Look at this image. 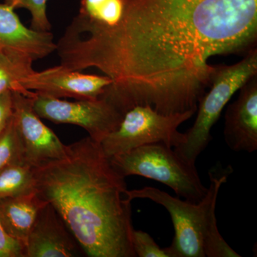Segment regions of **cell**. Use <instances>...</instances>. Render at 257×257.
Masks as SVG:
<instances>
[{"mask_svg": "<svg viewBox=\"0 0 257 257\" xmlns=\"http://www.w3.org/2000/svg\"><path fill=\"white\" fill-rule=\"evenodd\" d=\"M48 0H5V3L15 10H28L31 15V28L40 32H50L52 28L47 17Z\"/></svg>", "mask_w": 257, "mask_h": 257, "instance_id": "e0dca14e", "label": "cell"}, {"mask_svg": "<svg viewBox=\"0 0 257 257\" xmlns=\"http://www.w3.org/2000/svg\"><path fill=\"white\" fill-rule=\"evenodd\" d=\"M13 116V92L0 94V136Z\"/></svg>", "mask_w": 257, "mask_h": 257, "instance_id": "ffe728a7", "label": "cell"}, {"mask_svg": "<svg viewBox=\"0 0 257 257\" xmlns=\"http://www.w3.org/2000/svg\"><path fill=\"white\" fill-rule=\"evenodd\" d=\"M111 83L107 76L84 74L60 64L40 72L34 70L21 79L20 84L28 93L78 100L97 99Z\"/></svg>", "mask_w": 257, "mask_h": 257, "instance_id": "9c48e42d", "label": "cell"}, {"mask_svg": "<svg viewBox=\"0 0 257 257\" xmlns=\"http://www.w3.org/2000/svg\"><path fill=\"white\" fill-rule=\"evenodd\" d=\"M35 191V168L28 164L14 162L0 170V199Z\"/></svg>", "mask_w": 257, "mask_h": 257, "instance_id": "5bb4252c", "label": "cell"}, {"mask_svg": "<svg viewBox=\"0 0 257 257\" xmlns=\"http://www.w3.org/2000/svg\"><path fill=\"white\" fill-rule=\"evenodd\" d=\"M121 2L111 26L64 31L56 52L67 68L109 77L101 96L124 114L138 105L165 114L197 111L210 85L211 57L256 42L257 0Z\"/></svg>", "mask_w": 257, "mask_h": 257, "instance_id": "6da1fadb", "label": "cell"}, {"mask_svg": "<svg viewBox=\"0 0 257 257\" xmlns=\"http://www.w3.org/2000/svg\"><path fill=\"white\" fill-rule=\"evenodd\" d=\"M32 105L41 119L56 124L77 125L99 143L118 128L124 116L114 104L102 97L69 101L35 94Z\"/></svg>", "mask_w": 257, "mask_h": 257, "instance_id": "52a82bcc", "label": "cell"}, {"mask_svg": "<svg viewBox=\"0 0 257 257\" xmlns=\"http://www.w3.org/2000/svg\"><path fill=\"white\" fill-rule=\"evenodd\" d=\"M109 160L123 177L137 175L157 181L170 187L184 200L198 203L207 193L195 165L184 160L175 149L165 144L144 145Z\"/></svg>", "mask_w": 257, "mask_h": 257, "instance_id": "5b68a950", "label": "cell"}, {"mask_svg": "<svg viewBox=\"0 0 257 257\" xmlns=\"http://www.w3.org/2000/svg\"><path fill=\"white\" fill-rule=\"evenodd\" d=\"M36 191L62 216L91 257H136L125 177L101 144L87 137L67 145L66 157L35 168Z\"/></svg>", "mask_w": 257, "mask_h": 257, "instance_id": "7a4b0ae2", "label": "cell"}, {"mask_svg": "<svg viewBox=\"0 0 257 257\" xmlns=\"http://www.w3.org/2000/svg\"><path fill=\"white\" fill-rule=\"evenodd\" d=\"M81 248L62 216L47 202L32 225L25 246V257L79 256Z\"/></svg>", "mask_w": 257, "mask_h": 257, "instance_id": "8fae6325", "label": "cell"}, {"mask_svg": "<svg viewBox=\"0 0 257 257\" xmlns=\"http://www.w3.org/2000/svg\"><path fill=\"white\" fill-rule=\"evenodd\" d=\"M14 162H25L23 143L13 116L0 136V170Z\"/></svg>", "mask_w": 257, "mask_h": 257, "instance_id": "2e32d148", "label": "cell"}, {"mask_svg": "<svg viewBox=\"0 0 257 257\" xmlns=\"http://www.w3.org/2000/svg\"><path fill=\"white\" fill-rule=\"evenodd\" d=\"M37 191L0 199V221L13 239L26 246L32 225L39 211L45 204Z\"/></svg>", "mask_w": 257, "mask_h": 257, "instance_id": "4fadbf2b", "label": "cell"}, {"mask_svg": "<svg viewBox=\"0 0 257 257\" xmlns=\"http://www.w3.org/2000/svg\"><path fill=\"white\" fill-rule=\"evenodd\" d=\"M13 117L23 143L24 159L37 168L66 157L64 145L34 110L32 97L13 92Z\"/></svg>", "mask_w": 257, "mask_h": 257, "instance_id": "ba28073f", "label": "cell"}, {"mask_svg": "<svg viewBox=\"0 0 257 257\" xmlns=\"http://www.w3.org/2000/svg\"><path fill=\"white\" fill-rule=\"evenodd\" d=\"M237 99L225 112V143L234 152L252 153L257 150V77L239 89Z\"/></svg>", "mask_w": 257, "mask_h": 257, "instance_id": "7c38bea8", "label": "cell"}, {"mask_svg": "<svg viewBox=\"0 0 257 257\" xmlns=\"http://www.w3.org/2000/svg\"><path fill=\"white\" fill-rule=\"evenodd\" d=\"M196 112L165 114L149 105L134 106L124 113L119 126L101 142V146L109 158L150 144L176 148L185 141V133L179 132V126Z\"/></svg>", "mask_w": 257, "mask_h": 257, "instance_id": "8992f818", "label": "cell"}, {"mask_svg": "<svg viewBox=\"0 0 257 257\" xmlns=\"http://www.w3.org/2000/svg\"><path fill=\"white\" fill-rule=\"evenodd\" d=\"M257 75L256 48L232 65H214L209 92L204 93L197 106L194 124L185 133V141L176 147V152L195 165L198 157L212 140L211 131L233 95L249 79Z\"/></svg>", "mask_w": 257, "mask_h": 257, "instance_id": "277c9868", "label": "cell"}, {"mask_svg": "<svg viewBox=\"0 0 257 257\" xmlns=\"http://www.w3.org/2000/svg\"><path fill=\"white\" fill-rule=\"evenodd\" d=\"M0 257H25L23 245L5 231L0 221Z\"/></svg>", "mask_w": 257, "mask_h": 257, "instance_id": "d6986e66", "label": "cell"}, {"mask_svg": "<svg viewBox=\"0 0 257 257\" xmlns=\"http://www.w3.org/2000/svg\"><path fill=\"white\" fill-rule=\"evenodd\" d=\"M132 244L138 257H170L166 248H161L150 234L134 228L132 231Z\"/></svg>", "mask_w": 257, "mask_h": 257, "instance_id": "ac0fdd59", "label": "cell"}, {"mask_svg": "<svg viewBox=\"0 0 257 257\" xmlns=\"http://www.w3.org/2000/svg\"><path fill=\"white\" fill-rule=\"evenodd\" d=\"M15 10L0 4V56L33 64L55 52L53 34L27 28Z\"/></svg>", "mask_w": 257, "mask_h": 257, "instance_id": "30bf717a", "label": "cell"}, {"mask_svg": "<svg viewBox=\"0 0 257 257\" xmlns=\"http://www.w3.org/2000/svg\"><path fill=\"white\" fill-rule=\"evenodd\" d=\"M231 173L222 166L212 167L209 171V188L198 203L182 200L151 187L126 190V196L130 201L150 199L168 211L175 229L172 244L165 248L170 257H240L221 236L215 214L219 190Z\"/></svg>", "mask_w": 257, "mask_h": 257, "instance_id": "3957f363", "label": "cell"}, {"mask_svg": "<svg viewBox=\"0 0 257 257\" xmlns=\"http://www.w3.org/2000/svg\"><path fill=\"white\" fill-rule=\"evenodd\" d=\"M34 70L32 64L30 62L0 56V94L11 91L22 93L30 97L35 96V93L25 92L20 84L21 79Z\"/></svg>", "mask_w": 257, "mask_h": 257, "instance_id": "9a60e30c", "label": "cell"}]
</instances>
